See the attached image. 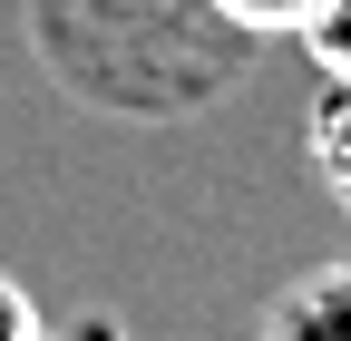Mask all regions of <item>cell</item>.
Returning a JSON list of instances; mask_svg holds the SVG:
<instances>
[{
    "label": "cell",
    "mask_w": 351,
    "mask_h": 341,
    "mask_svg": "<svg viewBox=\"0 0 351 341\" xmlns=\"http://www.w3.org/2000/svg\"><path fill=\"white\" fill-rule=\"evenodd\" d=\"M39 341H59V331H39Z\"/></svg>",
    "instance_id": "obj_6"
},
{
    "label": "cell",
    "mask_w": 351,
    "mask_h": 341,
    "mask_svg": "<svg viewBox=\"0 0 351 341\" xmlns=\"http://www.w3.org/2000/svg\"><path fill=\"white\" fill-rule=\"evenodd\" d=\"M215 10H225L234 29H254V39H274V29L293 39V29H302V10H313V0H215Z\"/></svg>",
    "instance_id": "obj_4"
},
{
    "label": "cell",
    "mask_w": 351,
    "mask_h": 341,
    "mask_svg": "<svg viewBox=\"0 0 351 341\" xmlns=\"http://www.w3.org/2000/svg\"><path fill=\"white\" fill-rule=\"evenodd\" d=\"M39 331H49V322H39V303H29L10 273H0V341H39Z\"/></svg>",
    "instance_id": "obj_5"
},
{
    "label": "cell",
    "mask_w": 351,
    "mask_h": 341,
    "mask_svg": "<svg viewBox=\"0 0 351 341\" xmlns=\"http://www.w3.org/2000/svg\"><path fill=\"white\" fill-rule=\"evenodd\" d=\"M293 39H302V49H313L322 68H351V0H313Z\"/></svg>",
    "instance_id": "obj_3"
},
{
    "label": "cell",
    "mask_w": 351,
    "mask_h": 341,
    "mask_svg": "<svg viewBox=\"0 0 351 341\" xmlns=\"http://www.w3.org/2000/svg\"><path fill=\"white\" fill-rule=\"evenodd\" d=\"M263 341H351V264H313L263 303Z\"/></svg>",
    "instance_id": "obj_1"
},
{
    "label": "cell",
    "mask_w": 351,
    "mask_h": 341,
    "mask_svg": "<svg viewBox=\"0 0 351 341\" xmlns=\"http://www.w3.org/2000/svg\"><path fill=\"white\" fill-rule=\"evenodd\" d=\"M302 147H313V176L332 186V205L351 215V68H322L313 117H302Z\"/></svg>",
    "instance_id": "obj_2"
}]
</instances>
